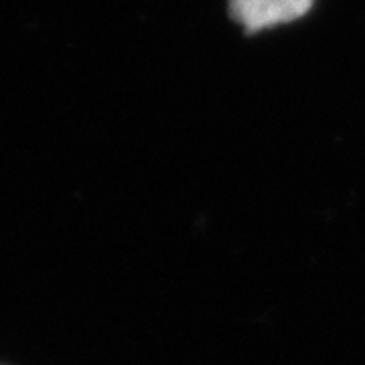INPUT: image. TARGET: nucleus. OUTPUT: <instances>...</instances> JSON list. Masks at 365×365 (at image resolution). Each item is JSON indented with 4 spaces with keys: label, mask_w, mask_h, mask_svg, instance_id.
Here are the masks:
<instances>
[{
    "label": "nucleus",
    "mask_w": 365,
    "mask_h": 365,
    "mask_svg": "<svg viewBox=\"0 0 365 365\" xmlns=\"http://www.w3.org/2000/svg\"><path fill=\"white\" fill-rule=\"evenodd\" d=\"M313 0H230V13L246 33L292 23L311 11Z\"/></svg>",
    "instance_id": "nucleus-1"
}]
</instances>
